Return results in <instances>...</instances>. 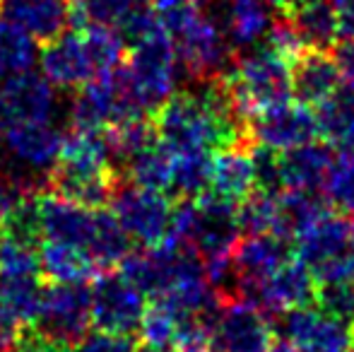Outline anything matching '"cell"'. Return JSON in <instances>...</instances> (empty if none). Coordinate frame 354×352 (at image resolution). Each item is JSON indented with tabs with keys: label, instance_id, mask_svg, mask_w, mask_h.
I'll use <instances>...</instances> for the list:
<instances>
[{
	"label": "cell",
	"instance_id": "obj_41",
	"mask_svg": "<svg viewBox=\"0 0 354 352\" xmlns=\"http://www.w3.org/2000/svg\"><path fill=\"white\" fill-rule=\"evenodd\" d=\"M253 169H256V186L266 193H282V174H280V152L266 145L251 147Z\"/></svg>",
	"mask_w": 354,
	"mask_h": 352
},
{
	"label": "cell",
	"instance_id": "obj_35",
	"mask_svg": "<svg viewBox=\"0 0 354 352\" xmlns=\"http://www.w3.org/2000/svg\"><path fill=\"white\" fill-rule=\"evenodd\" d=\"M323 193L333 210L354 217V150L340 152L333 160L323 181Z\"/></svg>",
	"mask_w": 354,
	"mask_h": 352
},
{
	"label": "cell",
	"instance_id": "obj_45",
	"mask_svg": "<svg viewBox=\"0 0 354 352\" xmlns=\"http://www.w3.org/2000/svg\"><path fill=\"white\" fill-rule=\"evenodd\" d=\"M24 193H34V191L22 188L19 183H15L12 178H0V237H3L5 215H8V210L24 196Z\"/></svg>",
	"mask_w": 354,
	"mask_h": 352
},
{
	"label": "cell",
	"instance_id": "obj_27",
	"mask_svg": "<svg viewBox=\"0 0 354 352\" xmlns=\"http://www.w3.org/2000/svg\"><path fill=\"white\" fill-rule=\"evenodd\" d=\"M171 172H174V152L167 150L162 142L145 147L142 152L133 155L118 167L121 181L136 183L149 191H171Z\"/></svg>",
	"mask_w": 354,
	"mask_h": 352
},
{
	"label": "cell",
	"instance_id": "obj_10",
	"mask_svg": "<svg viewBox=\"0 0 354 352\" xmlns=\"http://www.w3.org/2000/svg\"><path fill=\"white\" fill-rule=\"evenodd\" d=\"M275 326L261 306L246 299H224L214 321V352H270Z\"/></svg>",
	"mask_w": 354,
	"mask_h": 352
},
{
	"label": "cell",
	"instance_id": "obj_9",
	"mask_svg": "<svg viewBox=\"0 0 354 352\" xmlns=\"http://www.w3.org/2000/svg\"><path fill=\"white\" fill-rule=\"evenodd\" d=\"M147 302L123 272L99 275L92 285V324L99 331L133 335L140 331Z\"/></svg>",
	"mask_w": 354,
	"mask_h": 352
},
{
	"label": "cell",
	"instance_id": "obj_42",
	"mask_svg": "<svg viewBox=\"0 0 354 352\" xmlns=\"http://www.w3.org/2000/svg\"><path fill=\"white\" fill-rule=\"evenodd\" d=\"M138 343L133 335L109 333V331H97L87 333L77 343V352H138Z\"/></svg>",
	"mask_w": 354,
	"mask_h": 352
},
{
	"label": "cell",
	"instance_id": "obj_13",
	"mask_svg": "<svg viewBox=\"0 0 354 352\" xmlns=\"http://www.w3.org/2000/svg\"><path fill=\"white\" fill-rule=\"evenodd\" d=\"M251 142L270 150L287 152L299 145L313 142L318 136V118L311 106L301 102H284L258 113L251 121Z\"/></svg>",
	"mask_w": 354,
	"mask_h": 352
},
{
	"label": "cell",
	"instance_id": "obj_6",
	"mask_svg": "<svg viewBox=\"0 0 354 352\" xmlns=\"http://www.w3.org/2000/svg\"><path fill=\"white\" fill-rule=\"evenodd\" d=\"M113 215L123 225L131 239L152 249L167 241L174 222V207L167 193L140 188L136 183L121 181L111 198Z\"/></svg>",
	"mask_w": 354,
	"mask_h": 352
},
{
	"label": "cell",
	"instance_id": "obj_31",
	"mask_svg": "<svg viewBox=\"0 0 354 352\" xmlns=\"http://www.w3.org/2000/svg\"><path fill=\"white\" fill-rule=\"evenodd\" d=\"M44 282L41 275H19V277H0V297L8 311L24 326H37L39 311L44 302Z\"/></svg>",
	"mask_w": 354,
	"mask_h": 352
},
{
	"label": "cell",
	"instance_id": "obj_23",
	"mask_svg": "<svg viewBox=\"0 0 354 352\" xmlns=\"http://www.w3.org/2000/svg\"><path fill=\"white\" fill-rule=\"evenodd\" d=\"M214 196L224 201L241 203L256 188V169L251 160V145L224 147L212 157V181Z\"/></svg>",
	"mask_w": 354,
	"mask_h": 352
},
{
	"label": "cell",
	"instance_id": "obj_14",
	"mask_svg": "<svg viewBox=\"0 0 354 352\" xmlns=\"http://www.w3.org/2000/svg\"><path fill=\"white\" fill-rule=\"evenodd\" d=\"M354 249V222L337 210H328L321 220L294 239V256L311 272L323 266L352 254Z\"/></svg>",
	"mask_w": 354,
	"mask_h": 352
},
{
	"label": "cell",
	"instance_id": "obj_19",
	"mask_svg": "<svg viewBox=\"0 0 354 352\" xmlns=\"http://www.w3.org/2000/svg\"><path fill=\"white\" fill-rule=\"evenodd\" d=\"M294 254V244L277 234L246 237L234 246V266L241 275V292L246 285H258L277 272Z\"/></svg>",
	"mask_w": 354,
	"mask_h": 352
},
{
	"label": "cell",
	"instance_id": "obj_37",
	"mask_svg": "<svg viewBox=\"0 0 354 352\" xmlns=\"http://www.w3.org/2000/svg\"><path fill=\"white\" fill-rule=\"evenodd\" d=\"M152 0H77V10L84 15L87 22L109 24V27H118L123 19L131 15L147 10Z\"/></svg>",
	"mask_w": 354,
	"mask_h": 352
},
{
	"label": "cell",
	"instance_id": "obj_40",
	"mask_svg": "<svg viewBox=\"0 0 354 352\" xmlns=\"http://www.w3.org/2000/svg\"><path fill=\"white\" fill-rule=\"evenodd\" d=\"M266 46L270 48L272 53H277L280 58H284L289 66L306 51V44H304V39L299 37L297 27H294L292 17H289L287 12L275 19L270 34L266 37Z\"/></svg>",
	"mask_w": 354,
	"mask_h": 352
},
{
	"label": "cell",
	"instance_id": "obj_18",
	"mask_svg": "<svg viewBox=\"0 0 354 352\" xmlns=\"http://www.w3.org/2000/svg\"><path fill=\"white\" fill-rule=\"evenodd\" d=\"M214 19L239 53L266 41L277 17L268 0H222V10L214 15Z\"/></svg>",
	"mask_w": 354,
	"mask_h": 352
},
{
	"label": "cell",
	"instance_id": "obj_38",
	"mask_svg": "<svg viewBox=\"0 0 354 352\" xmlns=\"http://www.w3.org/2000/svg\"><path fill=\"white\" fill-rule=\"evenodd\" d=\"M316 304L323 314L354 328V282H328L318 285Z\"/></svg>",
	"mask_w": 354,
	"mask_h": 352
},
{
	"label": "cell",
	"instance_id": "obj_2",
	"mask_svg": "<svg viewBox=\"0 0 354 352\" xmlns=\"http://www.w3.org/2000/svg\"><path fill=\"white\" fill-rule=\"evenodd\" d=\"M157 17L174 39L178 66L191 82L227 77L236 51L212 15L193 5L157 3Z\"/></svg>",
	"mask_w": 354,
	"mask_h": 352
},
{
	"label": "cell",
	"instance_id": "obj_29",
	"mask_svg": "<svg viewBox=\"0 0 354 352\" xmlns=\"http://www.w3.org/2000/svg\"><path fill=\"white\" fill-rule=\"evenodd\" d=\"M280 201V230L277 237L294 241L304 230L321 220L330 207L323 203L318 191H282L277 196Z\"/></svg>",
	"mask_w": 354,
	"mask_h": 352
},
{
	"label": "cell",
	"instance_id": "obj_25",
	"mask_svg": "<svg viewBox=\"0 0 354 352\" xmlns=\"http://www.w3.org/2000/svg\"><path fill=\"white\" fill-rule=\"evenodd\" d=\"M287 15L306 48L330 51L340 41V17L335 5H328V0H301Z\"/></svg>",
	"mask_w": 354,
	"mask_h": 352
},
{
	"label": "cell",
	"instance_id": "obj_47",
	"mask_svg": "<svg viewBox=\"0 0 354 352\" xmlns=\"http://www.w3.org/2000/svg\"><path fill=\"white\" fill-rule=\"evenodd\" d=\"M159 3H174V5H193V8H198V5H203V3H214V0H159Z\"/></svg>",
	"mask_w": 354,
	"mask_h": 352
},
{
	"label": "cell",
	"instance_id": "obj_49",
	"mask_svg": "<svg viewBox=\"0 0 354 352\" xmlns=\"http://www.w3.org/2000/svg\"><path fill=\"white\" fill-rule=\"evenodd\" d=\"M347 352H354V345H352V348H350V350H347Z\"/></svg>",
	"mask_w": 354,
	"mask_h": 352
},
{
	"label": "cell",
	"instance_id": "obj_20",
	"mask_svg": "<svg viewBox=\"0 0 354 352\" xmlns=\"http://www.w3.org/2000/svg\"><path fill=\"white\" fill-rule=\"evenodd\" d=\"M0 12L44 44L58 39L71 27V5L66 0H0Z\"/></svg>",
	"mask_w": 354,
	"mask_h": 352
},
{
	"label": "cell",
	"instance_id": "obj_3",
	"mask_svg": "<svg viewBox=\"0 0 354 352\" xmlns=\"http://www.w3.org/2000/svg\"><path fill=\"white\" fill-rule=\"evenodd\" d=\"M239 113L248 121L292 99V66L268 46L239 51L224 77Z\"/></svg>",
	"mask_w": 354,
	"mask_h": 352
},
{
	"label": "cell",
	"instance_id": "obj_33",
	"mask_svg": "<svg viewBox=\"0 0 354 352\" xmlns=\"http://www.w3.org/2000/svg\"><path fill=\"white\" fill-rule=\"evenodd\" d=\"M212 181L210 152H174L171 191L183 201H196L205 196Z\"/></svg>",
	"mask_w": 354,
	"mask_h": 352
},
{
	"label": "cell",
	"instance_id": "obj_8",
	"mask_svg": "<svg viewBox=\"0 0 354 352\" xmlns=\"http://www.w3.org/2000/svg\"><path fill=\"white\" fill-rule=\"evenodd\" d=\"M63 136L58 128H53L48 121H29V123H15L8 131L3 133V142L5 150H8L10 160L19 167V176L12 178L15 183H19L27 191H34V178L29 174H44L48 178V174L53 172V167L58 165V157L63 150Z\"/></svg>",
	"mask_w": 354,
	"mask_h": 352
},
{
	"label": "cell",
	"instance_id": "obj_46",
	"mask_svg": "<svg viewBox=\"0 0 354 352\" xmlns=\"http://www.w3.org/2000/svg\"><path fill=\"white\" fill-rule=\"evenodd\" d=\"M268 3H270L272 8L282 10V12H289V10H292L297 3H301V0H268Z\"/></svg>",
	"mask_w": 354,
	"mask_h": 352
},
{
	"label": "cell",
	"instance_id": "obj_22",
	"mask_svg": "<svg viewBox=\"0 0 354 352\" xmlns=\"http://www.w3.org/2000/svg\"><path fill=\"white\" fill-rule=\"evenodd\" d=\"M333 147L328 142H306L280 152V174L284 191H318L333 165Z\"/></svg>",
	"mask_w": 354,
	"mask_h": 352
},
{
	"label": "cell",
	"instance_id": "obj_21",
	"mask_svg": "<svg viewBox=\"0 0 354 352\" xmlns=\"http://www.w3.org/2000/svg\"><path fill=\"white\" fill-rule=\"evenodd\" d=\"M342 80L328 51L306 48L292 63V92L306 106H318L340 89Z\"/></svg>",
	"mask_w": 354,
	"mask_h": 352
},
{
	"label": "cell",
	"instance_id": "obj_26",
	"mask_svg": "<svg viewBox=\"0 0 354 352\" xmlns=\"http://www.w3.org/2000/svg\"><path fill=\"white\" fill-rule=\"evenodd\" d=\"M318 136L340 152L354 150V89L342 85L333 97L318 104Z\"/></svg>",
	"mask_w": 354,
	"mask_h": 352
},
{
	"label": "cell",
	"instance_id": "obj_30",
	"mask_svg": "<svg viewBox=\"0 0 354 352\" xmlns=\"http://www.w3.org/2000/svg\"><path fill=\"white\" fill-rule=\"evenodd\" d=\"M37 56V39L8 17H0V82L29 73Z\"/></svg>",
	"mask_w": 354,
	"mask_h": 352
},
{
	"label": "cell",
	"instance_id": "obj_50",
	"mask_svg": "<svg viewBox=\"0 0 354 352\" xmlns=\"http://www.w3.org/2000/svg\"><path fill=\"white\" fill-rule=\"evenodd\" d=\"M0 306H3V297H0Z\"/></svg>",
	"mask_w": 354,
	"mask_h": 352
},
{
	"label": "cell",
	"instance_id": "obj_44",
	"mask_svg": "<svg viewBox=\"0 0 354 352\" xmlns=\"http://www.w3.org/2000/svg\"><path fill=\"white\" fill-rule=\"evenodd\" d=\"M333 61L337 66L342 85L354 89V39H340L333 46Z\"/></svg>",
	"mask_w": 354,
	"mask_h": 352
},
{
	"label": "cell",
	"instance_id": "obj_34",
	"mask_svg": "<svg viewBox=\"0 0 354 352\" xmlns=\"http://www.w3.org/2000/svg\"><path fill=\"white\" fill-rule=\"evenodd\" d=\"M277 196L256 191L246 201L239 203V230H241V234H277V230H280V201H277Z\"/></svg>",
	"mask_w": 354,
	"mask_h": 352
},
{
	"label": "cell",
	"instance_id": "obj_7",
	"mask_svg": "<svg viewBox=\"0 0 354 352\" xmlns=\"http://www.w3.org/2000/svg\"><path fill=\"white\" fill-rule=\"evenodd\" d=\"M92 326V287L56 285L44 290L41 311L34 328L48 340L75 345L89 333Z\"/></svg>",
	"mask_w": 354,
	"mask_h": 352
},
{
	"label": "cell",
	"instance_id": "obj_48",
	"mask_svg": "<svg viewBox=\"0 0 354 352\" xmlns=\"http://www.w3.org/2000/svg\"><path fill=\"white\" fill-rule=\"evenodd\" d=\"M270 352H299V350L294 348L292 343H287V340H280V343L272 345V350H270Z\"/></svg>",
	"mask_w": 354,
	"mask_h": 352
},
{
	"label": "cell",
	"instance_id": "obj_15",
	"mask_svg": "<svg viewBox=\"0 0 354 352\" xmlns=\"http://www.w3.org/2000/svg\"><path fill=\"white\" fill-rule=\"evenodd\" d=\"M53 106V85L44 75L29 71L0 82V136L15 123L48 121Z\"/></svg>",
	"mask_w": 354,
	"mask_h": 352
},
{
	"label": "cell",
	"instance_id": "obj_16",
	"mask_svg": "<svg viewBox=\"0 0 354 352\" xmlns=\"http://www.w3.org/2000/svg\"><path fill=\"white\" fill-rule=\"evenodd\" d=\"M41 71L44 77L58 89H80L97 77L80 29H68L46 44L41 53Z\"/></svg>",
	"mask_w": 354,
	"mask_h": 352
},
{
	"label": "cell",
	"instance_id": "obj_24",
	"mask_svg": "<svg viewBox=\"0 0 354 352\" xmlns=\"http://www.w3.org/2000/svg\"><path fill=\"white\" fill-rule=\"evenodd\" d=\"M39 259H41V275H46L56 285H87V280L97 277L99 272V263L84 246L46 241Z\"/></svg>",
	"mask_w": 354,
	"mask_h": 352
},
{
	"label": "cell",
	"instance_id": "obj_43",
	"mask_svg": "<svg viewBox=\"0 0 354 352\" xmlns=\"http://www.w3.org/2000/svg\"><path fill=\"white\" fill-rule=\"evenodd\" d=\"M15 352H75V350H73V345L53 343V340H48L44 333H39L34 326H29V328L22 331V338H19Z\"/></svg>",
	"mask_w": 354,
	"mask_h": 352
},
{
	"label": "cell",
	"instance_id": "obj_28",
	"mask_svg": "<svg viewBox=\"0 0 354 352\" xmlns=\"http://www.w3.org/2000/svg\"><path fill=\"white\" fill-rule=\"evenodd\" d=\"M87 251L97 261L99 268H113L121 266L131 254V237L123 230L118 217L113 212L99 207L94 217V230L89 237Z\"/></svg>",
	"mask_w": 354,
	"mask_h": 352
},
{
	"label": "cell",
	"instance_id": "obj_4",
	"mask_svg": "<svg viewBox=\"0 0 354 352\" xmlns=\"http://www.w3.org/2000/svg\"><path fill=\"white\" fill-rule=\"evenodd\" d=\"M128 46H131V56H128L123 71L145 109L157 111L167 99L176 94L178 75H181L174 39L169 37V32L154 12L147 27Z\"/></svg>",
	"mask_w": 354,
	"mask_h": 352
},
{
	"label": "cell",
	"instance_id": "obj_36",
	"mask_svg": "<svg viewBox=\"0 0 354 352\" xmlns=\"http://www.w3.org/2000/svg\"><path fill=\"white\" fill-rule=\"evenodd\" d=\"M181 319L183 316H178L169 304H164V302H159V299H152V304L145 309L142 324H140V335H142L145 345L169 350L174 343V335H176L178 321Z\"/></svg>",
	"mask_w": 354,
	"mask_h": 352
},
{
	"label": "cell",
	"instance_id": "obj_11",
	"mask_svg": "<svg viewBox=\"0 0 354 352\" xmlns=\"http://www.w3.org/2000/svg\"><path fill=\"white\" fill-rule=\"evenodd\" d=\"M318 282L313 272L297 259L287 261L280 270L272 272L258 285H246L239 299L261 306L268 316H282L292 309H301L316 302Z\"/></svg>",
	"mask_w": 354,
	"mask_h": 352
},
{
	"label": "cell",
	"instance_id": "obj_17",
	"mask_svg": "<svg viewBox=\"0 0 354 352\" xmlns=\"http://www.w3.org/2000/svg\"><path fill=\"white\" fill-rule=\"evenodd\" d=\"M39 215H41V234L46 241H63L87 249L97 210L46 191L39 193Z\"/></svg>",
	"mask_w": 354,
	"mask_h": 352
},
{
	"label": "cell",
	"instance_id": "obj_39",
	"mask_svg": "<svg viewBox=\"0 0 354 352\" xmlns=\"http://www.w3.org/2000/svg\"><path fill=\"white\" fill-rule=\"evenodd\" d=\"M171 352H214V324L203 316H183L174 335Z\"/></svg>",
	"mask_w": 354,
	"mask_h": 352
},
{
	"label": "cell",
	"instance_id": "obj_12",
	"mask_svg": "<svg viewBox=\"0 0 354 352\" xmlns=\"http://www.w3.org/2000/svg\"><path fill=\"white\" fill-rule=\"evenodd\" d=\"M282 340L299 352H347L354 345V328L340 324L321 309L301 306L282 314L277 321Z\"/></svg>",
	"mask_w": 354,
	"mask_h": 352
},
{
	"label": "cell",
	"instance_id": "obj_32",
	"mask_svg": "<svg viewBox=\"0 0 354 352\" xmlns=\"http://www.w3.org/2000/svg\"><path fill=\"white\" fill-rule=\"evenodd\" d=\"M80 34H82L89 61H92L94 75L102 77L121 68V61L126 56V41L116 27L89 22L80 29Z\"/></svg>",
	"mask_w": 354,
	"mask_h": 352
},
{
	"label": "cell",
	"instance_id": "obj_1",
	"mask_svg": "<svg viewBox=\"0 0 354 352\" xmlns=\"http://www.w3.org/2000/svg\"><path fill=\"white\" fill-rule=\"evenodd\" d=\"M152 123L159 142L171 152H210L251 142L246 121L219 113L196 89L167 99L154 111Z\"/></svg>",
	"mask_w": 354,
	"mask_h": 352
},
{
	"label": "cell",
	"instance_id": "obj_5",
	"mask_svg": "<svg viewBox=\"0 0 354 352\" xmlns=\"http://www.w3.org/2000/svg\"><path fill=\"white\" fill-rule=\"evenodd\" d=\"M145 111L147 109L123 68L89 80L77 89L71 102V121L77 131H106L136 118H145Z\"/></svg>",
	"mask_w": 354,
	"mask_h": 352
}]
</instances>
